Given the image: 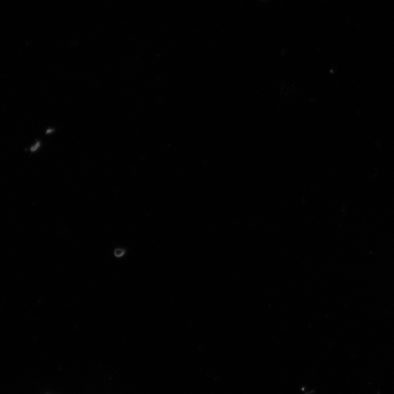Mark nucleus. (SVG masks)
<instances>
[{"label":"nucleus","instance_id":"f257e3e1","mask_svg":"<svg viewBox=\"0 0 394 394\" xmlns=\"http://www.w3.org/2000/svg\"><path fill=\"white\" fill-rule=\"evenodd\" d=\"M124 251L121 249H117L115 251V256L117 257H121L122 256H124Z\"/></svg>","mask_w":394,"mask_h":394}]
</instances>
